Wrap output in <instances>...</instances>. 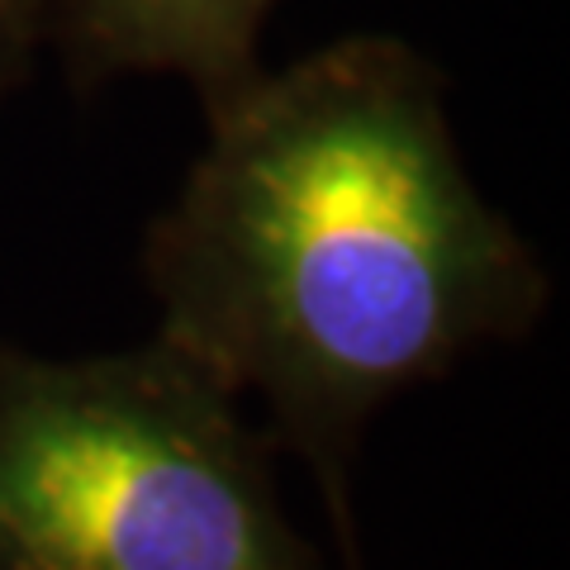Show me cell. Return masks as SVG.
I'll return each mask as SVG.
<instances>
[{
  "label": "cell",
  "instance_id": "cell-1",
  "mask_svg": "<svg viewBox=\"0 0 570 570\" xmlns=\"http://www.w3.org/2000/svg\"><path fill=\"white\" fill-rule=\"evenodd\" d=\"M157 337L262 404L362 570L352 475L404 390L542 324L551 276L471 181L448 77L400 33H343L205 110L142 238Z\"/></svg>",
  "mask_w": 570,
  "mask_h": 570
},
{
  "label": "cell",
  "instance_id": "cell-2",
  "mask_svg": "<svg viewBox=\"0 0 570 570\" xmlns=\"http://www.w3.org/2000/svg\"><path fill=\"white\" fill-rule=\"evenodd\" d=\"M0 570H333L281 504L276 442L163 337L0 343Z\"/></svg>",
  "mask_w": 570,
  "mask_h": 570
},
{
  "label": "cell",
  "instance_id": "cell-3",
  "mask_svg": "<svg viewBox=\"0 0 570 570\" xmlns=\"http://www.w3.org/2000/svg\"><path fill=\"white\" fill-rule=\"evenodd\" d=\"M276 0H39L43 48L77 86L176 77L214 110L266 67L262 29Z\"/></svg>",
  "mask_w": 570,
  "mask_h": 570
},
{
  "label": "cell",
  "instance_id": "cell-4",
  "mask_svg": "<svg viewBox=\"0 0 570 570\" xmlns=\"http://www.w3.org/2000/svg\"><path fill=\"white\" fill-rule=\"evenodd\" d=\"M39 52H43L39 0H0V100L29 81Z\"/></svg>",
  "mask_w": 570,
  "mask_h": 570
}]
</instances>
